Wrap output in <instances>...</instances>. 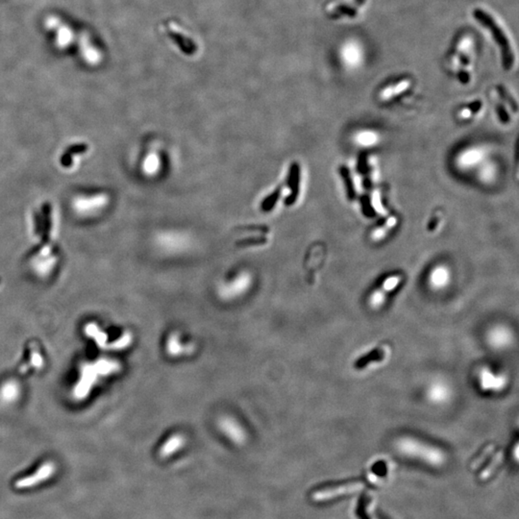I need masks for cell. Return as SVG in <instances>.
I'll use <instances>...</instances> for the list:
<instances>
[{"label":"cell","instance_id":"6da1fadb","mask_svg":"<svg viewBox=\"0 0 519 519\" xmlns=\"http://www.w3.org/2000/svg\"><path fill=\"white\" fill-rule=\"evenodd\" d=\"M474 17L479 21L480 24H482L487 30H489L493 40H495L496 43L500 48L502 64L505 70L510 71L514 64V54L509 38L506 35L503 28L495 21V19L491 16V15L487 14V12H485L482 9H476L474 11Z\"/></svg>","mask_w":519,"mask_h":519},{"label":"cell","instance_id":"7a4b0ae2","mask_svg":"<svg viewBox=\"0 0 519 519\" xmlns=\"http://www.w3.org/2000/svg\"><path fill=\"white\" fill-rule=\"evenodd\" d=\"M397 448L405 455L415 457L432 465H441L445 461L444 453L439 448L426 444L413 438H403L397 442Z\"/></svg>","mask_w":519,"mask_h":519},{"label":"cell","instance_id":"3957f363","mask_svg":"<svg viewBox=\"0 0 519 519\" xmlns=\"http://www.w3.org/2000/svg\"><path fill=\"white\" fill-rule=\"evenodd\" d=\"M473 47L471 37H463L457 44L454 55L451 57V64L457 71L459 80L463 84H467L470 81Z\"/></svg>","mask_w":519,"mask_h":519},{"label":"cell","instance_id":"277c9868","mask_svg":"<svg viewBox=\"0 0 519 519\" xmlns=\"http://www.w3.org/2000/svg\"><path fill=\"white\" fill-rule=\"evenodd\" d=\"M44 24L48 29L54 33L57 48L64 50L71 47L74 41L75 34L69 24L55 15L48 16L46 18Z\"/></svg>","mask_w":519,"mask_h":519},{"label":"cell","instance_id":"5b68a950","mask_svg":"<svg viewBox=\"0 0 519 519\" xmlns=\"http://www.w3.org/2000/svg\"><path fill=\"white\" fill-rule=\"evenodd\" d=\"M402 276L394 274L383 280L382 285L375 289L368 298V305L372 310H379L387 301V296L397 288L402 282Z\"/></svg>","mask_w":519,"mask_h":519},{"label":"cell","instance_id":"8992f818","mask_svg":"<svg viewBox=\"0 0 519 519\" xmlns=\"http://www.w3.org/2000/svg\"><path fill=\"white\" fill-rule=\"evenodd\" d=\"M363 488H364V485L362 483H350V484H344L342 486L325 487V488L314 491L311 495V498L314 502H324V501H329V500L335 498V497H339V496L358 492Z\"/></svg>","mask_w":519,"mask_h":519},{"label":"cell","instance_id":"52a82bcc","mask_svg":"<svg viewBox=\"0 0 519 519\" xmlns=\"http://www.w3.org/2000/svg\"><path fill=\"white\" fill-rule=\"evenodd\" d=\"M78 48L80 56L86 64L97 65L102 61V53L94 44L91 35L86 31H82L78 36Z\"/></svg>","mask_w":519,"mask_h":519},{"label":"cell","instance_id":"ba28073f","mask_svg":"<svg viewBox=\"0 0 519 519\" xmlns=\"http://www.w3.org/2000/svg\"><path fill=\"white\" fill-rule=\"evenodd\" d=\"M486 152L480 146H471L463 149L456 158L457 167L463 170H468L483 163Z\"/></svg>","mask_w":519,"mask_h":519},{"label":"cell","instance_id":"9c48e42d","mask_svg":"<svg viewBox=\"0 0 519 519\" xmlns=\"http://www.w3.org/2000/svg\"><path fill=\"white\" fill-rule=\"evenodd\" d=\"M480 388L484 392H501L507 385V378L502 374H496L489 368L480 369L478 374Z\"/></svg>","mask_w":519,"mask_h":519},{"label":"cell","instance_id":"30bf717a","mask_svg":"<svg viewBox=\"0 0 519 519\" xmlns=\"http://www.w3.org/2000/svg\"><path fill=\"white\" fill-rule=\"evenodd\" d=\"M450 277L451 273L447 266L444 264H438L430 272L428 282L433 289L440 290L449 285L451 279Z\"/></svg>","mask_w":519,"mask_h":519},{"label":"cell","instance_id":"8fae6325","mask_svg":"<svg viewBox=\"0 0 519 519\" xmlns=\"http://www.w3.org/2000/svg\"><path fill=\"white\" fill-rule=\"evenodd\" d=\"M288 188L290 194L285 200L286 206H291L296 202L300 190V166L295 163L289 168L288 177Z\"/></svg>","mask_w":519,"mask_h":519},{"label":"cell","instance_id":"7c38bea8","mask_svg":"<svg viewBox=\"0 0 519 519\" xmlns=\"http://www.w3.org/2000/svg\"><path fill=\"white\" fill-rule=\"evenodd\" d=\"M341 56L344 64L349 67L357 66L362 62L363 51L356 41H347L341 51Z\"/></svg>","mask_w":519,"mask_h":519},{"label":"cell","instance_id":"4fadbf2b","mask_svg":"<svg viewBox=\"0 0 519 519\" xmlns=\"http://www.w3.org/2000/svg\"><path fill=\"white\" fill-rule=\"evenodd\" d=\"M367 3V0H353L350 3L334 4L333 8H330V14L334 17H356L359 14V10Z\"/></svg>","mask_w":519,"mask_h":519},{"label":"cell","instance_id":"5bb4252c","mask_svg":"<svg viewBox=\"0 0 519 519\" xmlns=\"http://www.w3.org/2000/svg\"><path fill=\"white\" fill-rule=\"evenodd\" d=\"M511 332L504 327L493 328L487 335L488 343L492 345V347L498 349L509 345L511 343Z\"/></svg>","mask_w":519,"mask_h":519},{"label":"cell","instance_id":"9a60e30c","mask_svg":"<svg viewBox=\"0 0 519 519\" xmlns=\"http://www.w3.org/2000/svg\"><path fill=\"white\" fill-rule=\"evenodd\" d=\"M410 86H411V81L409 79H401L397 82H394L381 91L380 98L383 101L390 100L393 97L398 96L401 94H403L404 92H406Z\"/></svg>","mask_w":519,"mask_h":519},{"label":"cell","instance_id":"2e32d148","mask_svg":"<svg viewBox=\"0 0 519 519\" xmlns=\"http://www.w3.org/2000/svg\"><path fill=\"white\" fill-rule=\"evenodd\" d=\"M354 142L360 147H372L379 144L380 136L373 130H360L355 134Z\"/></svg>","mask_w":519,"mask_h":519},{"label":"cell","instance_id":"e0dca14e","mask_svg":"<svg viewBox=\"0 0 519 519\" xmlns=\"http://www.w3.org/2000/svg\"><path fill=\"white\" fill-rule=\"evenodd\" d=\"M389 354H390V348L387 345L382 346L375 351L370 353V355H368V356L364 357L363 359H359V362L356 364V368H364L370 366L371 364L383 362L389 357Z\"/></svg>","mask_w":519,"mask_h":519},{"label":"cell","instance_id":"ac0fdd59","mask_svg":"<svg viewBox=\"0 0 519 519\" xmlns=\"http://www.w3.org/2000/svg\"><path fill=\"white\" fill-rule=\"evenodd\" d=\"M51 205L46 203L42 206V232H41V240L42 243L46 244L50 240L51 227H52V217H51Z\"/></svg>","mask_w":519,"mask_h":519},{"label":"cell","instance_id":"d6986e66","mask_svg":"<svg viewBox=\"0 0 519 519\" xmlns=\"http://www.w3.org/2000/svg\"><path fill=\"white\" fill-rule=\"evenodd\" d=\"M449 389L447 386L443 383H434L432 385L428 392V396L435 403H442L446 401L449 397Z\"/></svg>","mask_w":519,"mask_h":519},{"label":"cell","instance_id":"ffe728a7","mask_svg":"<svg viewBox=\"0 0 519 519\" xmlns=\"http://www.w3.org/2000/svg\"><path fill=\"white\" fill-rule=\"evenodd\" d=\"M397 223V218L395 216H390L387 218V220L382 225L378 226L371 233V239L373 240H383L392 228H393Z\"/></svg>","mask_w":519,"mask_h":519},{"label":"cell","instance_id":"44dd1931","mask_svg":"<svg viewBox=\"0 0 519 519\" xmlns=\"http://www.w3.org/2000/svg\"><path fill=\"white\" fill-rule=\"evenodd\" d=\"M340 172H341V175L342 178L344 179V184H345V189H346V193H347V196L348 198L353 201L356 198V189H355V186H354V181L352 179L351 173L349 171V169L345 167H342L340 168Z\"/></svg>","mask_w":519,"mask_h":519},{"label":"cell","instance_id":"7402d4cb","mask_svg":"<svg viewBox=\"0 0 519 519\" xmlns=\"http://www.w3.org/2000/svg\"><path fill=\"white\" fill-rule=\"evenodd\" d=\"M483 109V102L482 101H474L472 103L463 107L460 112H459V117L462 119V120H469L473 118L474 116L478 115Z\"/></svg>","mask_w":519,"mask_h":519},{"label":"cell","instance_id":"603a6c76","mask_svg":"<svg viewBox=\"0 0 519 519\" xmlns=\"http://www.w3.org/2000/svg\"><path fill=\"white\" fill-rule=\"evenodd\" d=\"M182 446V440L179 439H169L168 442L162 447L160 451V455L162 458H168L176 452L179 448Z\"/></svg>","mask_w":519,"mask_h":519},{"label":"cell","instance_id":"cb8c5ba5","mask_svg":"<svg viewBox=\"0 0 519 519\" xmlns=\"http://www.w3.org/2000/svg\"><path fill=\"white\" fill-rule=\"evenodd\" d=\"M282 191H283V187H279L275 192H272L270 195H268L266 198H264L263 203H262V206H261L262 207L261 209H262L263 212H269V211H272L274 206L276 205L278 199H279Z\"/></svg>","mask_w":519,"mask_h":519},{"label":"cell","instance_id":"d4e9b609","mask_svg":"<svg viewBox=\"0 0 519 519\" xmlns=\"http://www.w3.org/2000/svg\"><path fill=\"white\" fill-rule=\"evenodd\" d=\"M497 92H498L500 99L503 101L504 103H506L509 107H511V109L513 112H517V103L515 102V100L512 98V96L510 95V93L506 89V88L499 85V86H497Z\"/></svg>","mask_w":519,"mask_h":519},{"label":"cell","instance_id":"484cf974","mask_svg":"<svg viewBox=\"0 0 519 519\" xmlns=\"http://www.w3.org/2000/svg\"><path fill=\"white\" fill-rule=\"evenodd\" d=\"M494 176H495V167L492 164H486L479 170L480 179L485 183L491 182L494 179Z\"/></svg>","mask_w":519,"mask_h":519},{"label":"cell","instance_id":"4316f807","mask_svg":"<svg viewBox=\"0 0 519 519\" xmlns=\"http://www.w3.org/2000/svg\"><path fill=\"white\" fill-rule=\"evenodd\" d=\"M496 111L498 114V117L500 120L503 122V123H509L510 122V117H509V114L507 112L506 108H505V105L502 103L497 104L496 106Z\"/></svg>","mask_w":519,"mask_h":519},{"label":"cell","instance_id":"83f0119b","mask_svg":"<svg viewBox=\"0 0 519 519\" xmlns=\"http://www.w3.org/2000/svg\"><path fill=\"white\" fill-rule=\"evenodd\" d=\"M88 149V147L87 144H75V145H72L71 147H69L65 152H67L69 154L73 156L74 154H83Z\"/></svg>","mask_w":519,"mask_h":519},{"label":"cell","instance_id":"f1b7e54d","mask_svg":"<svg viewBox=\"0 0 519 519\" xmlns=\"http://www.w3.org/2000/svg\"><path fill=\"white\" fill-rule=\"evenodd\" d=\"M35 230H36V235L40 236L41 235V232H42V217L40 216V214H36L35 215Z\"/></svg>","mask_w":519,"mask_h":519},{"label":"cell","instance_id":"f546056e","mask_svg":"<svg viewBox=\"0 0 519 519\" xmlns=\"http://www.w3.org/2000/svg\"><path fill=\"white\" fill-rule=\"evenodd\" d=\"M61 164L62 166L64 168H70L72 167V156L71 154H69L67 152H64L62 159H61Z\"/></svg>","mask_w":519,"mask_h":519},{"label":"cell","instance_id":"4dcf8cb0","mask_svg":"<svg viewBox=\"0 0 519 519\" xmlns=\"http://www.w3.org/2000/svg\"><path fill=\"white\" fill-rule=\"evenodd\" d=\"M265 241H266V240H264V239H262V240L256 239V240H243V241H240V242H238V245H249V244H254V243H256V244L258 243V244H259V243H264Z\"/></svg>","mask_w":519,"mask_h":519}]
</instances>
